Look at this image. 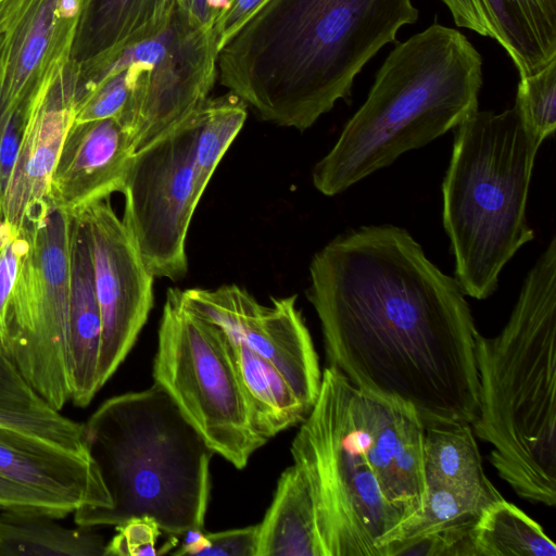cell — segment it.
I'll list each match as a JSON object with an SVG mask.
<instances>
[{"instance_id": "1", "label": "cell", "mask_w": 556, "mask_h": 556, "mask_svg": "<svg viewBox=\"0 0 556 556\" xmlns=\"http://www.w3.org/2000/svg\"><path fill=\"white\" fill-rule=\"evenodd\" d=\"M306 296L328 366L409 407L425 426L471 425L478 330L455 277L407 230L370 225L337 236L313 256Z\"/></svg>"}, {"instance_id": "2", "label": "cell", "mask_w": 556, "mask_h": 556, "mask_svg": "<svg viewBox=\"0 0 556 556\" xmlns=\"http://www.w3.org/2000/svg\"><path fill=\"white\" fill-rule=\"evenodd\" d=\"M301 424L291 455L311 490L323 556H382L425 503L424 422L327 366Z\"/></svg>"}, {"instance_id": "3", "label": "cell", "mask_w": 556, "mask_h": 556, "mask_svg": "<svg viewBox=\"0 0 556 556\" xmlns=\"http://www.w3.org/2000/svg\"><path fill=\"white\" fill-rule=\"evenodd\" d=\"M417 20L412 0H265L217 50V75L261 119L303 131Z\"/></svg>"}, {"instance_id": "4", "label": "cell", "mask_w": 556, "mask_h": 556, "mask_svg": "<svg viewBox=\"0 0 556 556\" xmlns=\"http://www.w3.org/2000/svg\"><path fill=\"white\" fill-rule=\"evenodd\" d=\"M475 435L501 479L533 504L556 503V238L527 274L498 334L476 333Z\"/></svg>"}, {"instance_id": "5", "label": "cell", "mask_w": 556, "mask_h": 556, "mask_svg": "<svg viewBox=\"0 0 556 556\" xmlns=\"http://www.w3.org/2000/svg\"><path fill=\"white\" fill-rule=\"evenodd\" d=\"M481 85V56L458 30L433 24L399 43L363 105L314 166V187L328 197L342 193L455 128L478 110Z\"/></svg>"}, {"instance_id": "6", "label": "cell", "mask_w": 556, "mask_h": 556, "mask_svg": "<svg viewBox=\"0 0 556 556\" xmlns=\"http://www.w3.org/2000/svg\"><path fill=\"white\" fill-rule=\"evenodd\" d=\"M84 438L112 506L76 510L77 526L149 517L174 535L204 530L215 452L163 387L106 400L84 424Z\"/></svg>"}, {"instance_id": "7", "label": "cell", "mask_w": 556, "mask_h": 556, "mask_svg": "<svg viewBox=\"0 0 556 556\" xmlns=\"http://www.w3.org/2000/svg\"><path fill=\"white\" fill-rule=\"evenodd\" d=\"M541 144L515 106L476 110L456 126L442 219L465 295L491 296L504 266L533 239L526 206Z\"/></svg>"}, {"instance_id": "8", "label": "cell", "mask_w": 556, "mask_h": 556, "mask_svg": "<svg viewBox=\"0 0 556 556\" xmlns=\"http://www.w3.org/2000/svg\"><path fill=\"white\" fill-rule=\"evenodd\" d=\"M153 379L212 450L236 468H244L267 442L254 429L226 331L189 311L178 288L166 293Z\"/></svg>"}, {"instance_id": "9", "label": "cell", "mask_w": 556, "mask_h": 556, "mask_svg": "<svg viewBox=\"0 0 556 556\" xmlns=\"http://www.w3.org/2000/svg\"><path fill=\"white\" fill-rule=\"evenodd\" d=\"M71 217L47 200L24 226L29 249L22 258L0 333V349L5 356L35 392L59 412L71 401Z\"/></svg>"}, {"instance_id": "10", "label": "cell", "mask_w": 556, "mask_h": 556, "mask_svg": "<svg viewBox=\"0 0 556 556\" xmlns=\"http://www.w3.org/2000/svg\"><path fill=\"white\" fill-rule=\"evenodd\" d=\"M108 66L125 73L129 97L118 122L136 152L175 129L208 98L217 76L213 25L192 21L176 0L160 33L125 50Z\"/></svg>"}, {"instance_id": "11", "label": "cell", "mask_w": 556, "mask_h": 556, "mask_svg": "<svg viewBox=\"0 0 556 556\" xmlns=\"http://www.w3.org/2000/svg\"><path fill=\"white\" fill-rule=\"evenodd\" d=\"M189 119L132 154L122 192V222L153 277L188 269L186 240L204 192L193 162Z\"/></svg>"}, {"instance_id": "12", "label": "cell", "mask_w": 556, "mask_h": 556, "mask_svg": "<svg viewBox=\"0 0 556 556\" xmlns=\"http://www.w3.org/2000/svg\"><path fill=\"white\" fill-rule=\"evenodd\" d=\"M184 305L269 362L311 412L321 383L318 355L296 295L257 302L237 285L180 290Z\"/></svg>"}, {"instance_id": "13", "label": "cell", "mask_w": 556, "mask_h": 556, "mask_svg": "<svg viewBox=\"0 0 556 556\" xmlns=\"http://www.w3.org/2000/svg\"><path fill=\"white\" fill-rule=\"evenodd\" d=\"M89 240L102 319L99 386L102 388L134 346L153 306V275L144 265L110 198L74 213Z\"/></svg>"}, {"instance_id": "14", "label": "cell", "mask_w": 556, "mask_h": 556, "mask_svg": "<svg viewBox=\"0 0 556 556\" xmlns=\"http://www.w3.org/2000/svg\"><path fill=\"white\" fill-rule=\"evenodd\" d=\"M83 0H0V134L27 116L55 62L70 53Z\"/></svg>"}, {"instance_id": "15", "label": "cell", "mask_w": 556, "mask_h": 556, "mask_svg": "<svg viewBox=\"0 0 556 556\" xmlns=\"http://www.w3.org/2000/svg\"><path fill=\"white\" fill-rule=\"evenodd\" d=\"M79 68L71 52L45 77L29 110L7 188L0 218L18 230L48 200L51 176L63 141L74 122Z\"/></svg>"}, {"instance_id": "16", "label": "cell", "mask_w": 556, "mask_h": 556, "mask_svg": "<svg viewBox=\"0 0 556 556\" xmlns=\"http://www.w3.org/2000/svg\"><path fill=\"white\" fill-rule=\"evenodd\" d=\"M134 153L118 121L73 122L51 176L48 200L74 214L122 192Z\"/></svg>"}, {"instance_id": "17", "label": "cell", "mask_w": 556, "mask_h": 556, "mask_svg": "<svg viewBox=\"0 0 556 556\" xmlns=\"http://www.w3.org/2000/svg\"><path fill=\"white\" fill-rule=\"evenodd\" d=\"M0 473L64 502L73 513L112 506L109 491L89 453L72 451L1 425Z\"/></svg>"}, {"instance_id": "18", "label": "cell", "mask_w": 556, "mask_h": 556, "mask_svg": "<svg viewBox=\"0 0 556 556\" xmlns=\"http://www.w3.org/2000/svg\"><path fill=\"white\" fill-rule=\"evenodd\" d=\"M175 5L176 0H83L71 50L79 83L160 33Z\"/></svg>"}, {"instance_id": "19", "label": "cell", "mask_w": 556, "mask_h": 556, "mask_svg": "<svg viewBox=\"0 0 556 556\" xmlns=\"http://www.w3.org/2000/svg\"><path fill=\"white\" fill-rule=\"evenodd\" d=\"M68 253V383L73 404L85 407L101 389L98 370L102 319L96 293L90 244L86 228L77 214H72L71 217Z\"/></svg>"}, {"instance_id": "20", "label": "cell", "mask_w": 556, "mask_h": 556, "mask_svg": "<svg viewBox=\"0 0 556 556\" xmlns=\"http://www.w3.org/2000/svg\"><path fill=\"white\" fill-rule=\"evenodd\" d=\"M503 496L495 486L451 488L426 484L422 509L388 540L382 556H395L418 541L424 556H469V533L482 513Z\"/></svg>"}, {"instance_id": "21", "label": "cell", "mask_w": 556, "mask_h": 556, "mask_svg": "<svg viewBox=\"0 0 556 556\" xmlns=\"http://www.w3.org/2000/svg\"><path fill=\"white\" fill-rule=\"evenodd\" d=\"M255 556H323L311 490L294 464L281 473L257 525Z\"/></svg>"}, {"instance_id": "22", "label": "cell", "mask_w": 556, "mask_h": 556, "mask_svg": "<svg viewBox=\"0 0 556 556\" xmlns=\"http://www.w3.org/2000/svg\"><path fill=\"white\" fill-rule=\"evenodd\" d=\"M495 40L520 78L556 59V0H482Z\"/></svg>"}, {"instance_id": "23", "label": "cell", "mask_w": 556, "mask_h": 556, "mask_svg": "<svg viewBox=\"0 0 556 556\" xmlns=\"http://www.w3.org/2000/svg\"><path fill=\"white\" fill-rule=\"evenodd\" d=\"M227 342L256 432L268 441L302 422L309 410L279 371L229 333Z\"/></svg>"}, {"instance_id": "24", "label": "cell", "mask_w": 556, "mask_h": 556, "mask_svg": "<svg viewBox=\"0 0 556 556\" xmlns=\"http://www.w3.org/2000/svg\"><path fill=\"white\" fill-rule=\"evenodd\" d=\"M38 511L0 514V556H103L106 543L89 527L68 528Z\"/></svg>"}, {"instance_id": "25", "label": "cell", "mask_w": 556, "mask_h": 556, "mask_svg": "<svg viewBox=\"0 0 556 556\" xmlns=\"http://www.w3.org/2000/svg\"><path fill=\"white\" fill-rule=\"evenodd\" d=\"M0 425L39 435L72 451L88 453L84 424L51 407L27 383L1 349Z\"/></svg>"}, {"instance_id": "26", "label": "cell", "mask_w": 556, "mask_h": 556, "mask_svg": "<svg viewBox=\"0 0 556 556\" xmlns=\"http://www.w3.org/2000/svg\"><path fill=\"white\" fill-rule=\"evenodd\" d=\"M426 484L490 489L470 424L426 425L422 442Z\"/></svg>"}, {"instance_id": "27", "label": "cell", "mask_w": 556, "mask_h": 556, "mask_svg": "<svg viewBox=\"0 0 556 556\" xmlns=\"http://www.w3.org/2000/svg\"><path fill=\"white\" fill-rule=\"evenodd\" d=\"M468 544L469 556H556L542 526L504 497L482 513Z\"/></svg>"}, {"instance_id": "28", "label": "cell", "mask_w": 556, "mask_h": 556, "mask_svg": "<svg viewBox=\"0 0 556 556\" xmlns=\"http://www.w3.org/2000/svg\"><path fill=\"white\" fill-rule=\"evenodd\" d=\"M193 162L198 179L206 188L218 163L243 127L247 104L233 93L206 101L189 117Z\"/></svg>"}, {"instance_id": "29", "label": "cell", "mask_w": 556, "mask_h": 556, "mask_svg": "<svg viewBox=\"0 0 556 556\" xmlns=\"http://www.w3.org/2000/svg\"><path fill=\"white\" fill-rule=\"evenodd\" d=\"M515 108L528 129L540 140L556 128V59L543 70L520 78Z\"/></svg>"}, {"instance_id": "30", "label": "cell", "mask_w": 556, "mask_h": 556, "mask_svg": "<svg viewBox=\"0 0 556 556\" xmlns=\"http://www.w3.org/2000/svg\"><path fill=\"white\" fill-rule=\"evenodd\" d=\"M182 545L173 554L191 556H255L257 525L206 532L193 530L185 534Z\"/></svg>"}, {"instance_id": "31", "label": "cell", "mask_w": 556, "mask_h": 556, "mask_svg": "<svg viewBox=\"0 0 556 556\" xmlns=\"http://www.w3.org/2000/svg\"><path fill=\"white\" fill-rule=\"evenodd\" d=\"M161 528L149 517H135L116 526V534L105 545V556H155Z\"/></svg>"}, {"instance_id": "32", "label": "cell", "mask_w": 556, "mask_h": 556, "mask_svg": "<svg viewBox=\"0 0 556 556\" xmlns=\"http://www.w3.org/2000/svg\"><path fill=\"white\" fill-rule=\"evenodd\" d=\"M28 249L29 240L26 231L18 230L0 218V333L20 265Z\"/></svg>"}, {"instance_id": "33", "label": "cell", "mask_w": 556, "mask_h": 556, "mask_svg": "<svg viewBox=\"0 0 556 556\" xmlns=\"http://www.w3.org/2000/svg\"><path fill=\"white\" fill-rule=\"evenodd\" d=\"M0 508L51 515L59 519L73 513L64 502L38 492L0 473Z\"/></svg>"}, {"instance_id": "34", "label": "cell", "mask_w": 556, "mask_h": 556, "mask_svg": "<svg viewBox=\"0 0 556 556\" xmlns=\"http://www.w3.org/2000/svg\"><path fill=\"white\" fill-rule=\"evenodd\" d=\"M442 1L450 9L458 27L471 29L481 36L496 38L482 0Z\"/></svg>"}, {"instance_id": "35", "label": "cell", "mask_w": 556, "mask_h": 556, "mask_svg": "<svg viewBox=\"0 0 556 556\" xmlns=\"http://www.w3.org/2000/svg\"><path fill=\"white\" fill-rule=\"evenodd\" d=\"M265 0H232L230 8L214 22L217 50Z\"/></svg>"}, {"instance_id": "36", "label": "cell", "mask_w": 556, "mask_h": 556, "mask_svg": "<svg viewBox=\"0 0 556 556\" xmlns=\"http://www.w3.org/2000/svg\"><path fill=\"white\" fill-rule=\"evenodd\" d=\"M192 21L201 25H214V18L207 7V0H177Z\"/></svg>"}]
</instances>
